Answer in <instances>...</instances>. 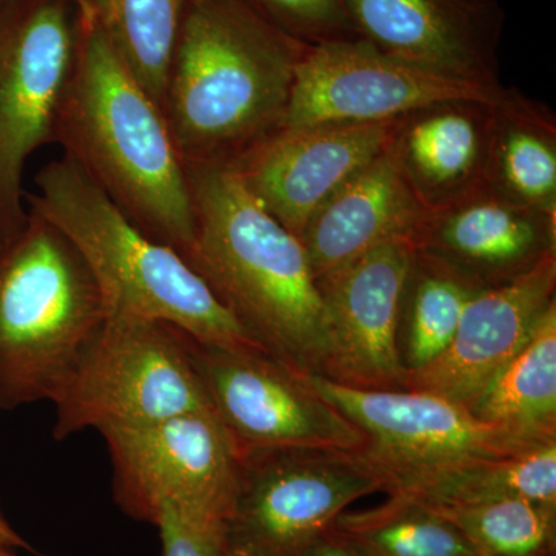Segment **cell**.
Returning <instances> with one entry per match:
<instances>
[{
  "mask_svg": "<svg viewBox=\"0 0 556 556\" xmlns=\"http://www.w3.org/2000/svg\"><path fill=\"white\" fill-rule=\"evenodd\" d=\"M387 495L433 507L477 506L522 497L556 504V441L511 455L477 457L388 481Z\"/></svg>",
  "mask_w": 556,
  "mask_h": 556,
  "instance_id": "ffe728a7",
  "label": "cell"
},
{
  "mask_svg": "<svg viewBox=\"0 0 556 556\" xmlns=\"http://www.w3.org/2000/svg\"><path fill=\"white\" fill-rule=\"evenodd\" d=\"M56 142L142 232L188 254L195 230L188 166L163 110L100 22L84 21Z\"/></svg>",
  "mask_w": 556,
  "mask_h": 556,
  "instance_id": "3957f363",
  "label": "cell"
},
{
  "mask_svg": "<svg viewBox=\"0 0 556 556\" xmlns=\"http://www.w3.org/2000/svg\"><path fill=\"white\" fill-rule=\"evenodd\" d=\"M222 556H255V555L249 554V552L243 551V548L230 546V544L226 543V540H225V546H223Z\"/></svg>",
  "mask_w": 556,
  "mask_h": 556,
  "instance_id": "1f68e13d",
  "label": "cell"
},
{
  "mask_svg": "<svg viewBox=\"0 0 556 556\" xmlns=\"http://www.w3.org/2000/svg\"><path fill=\"white\" fill-rule=\"evenodd\" d=\"M83 28L73 0H5L0 7V244L27 222L25 163L56 142Z\"/></svg>",
  "mask_w": 556,
  "mask_h": 556,
  "instance_id": "52a82bcc",
  "label": "cell"
},
{
  "mask_svg": "<svg viewBox=\"0 0 556 556\" xmlns=\"http://www.w3.org/2000/svg\"><path fill=\"white\" fill-rule=\"evenodd\" d=\"M83 13L84 21H100L102 3L104 0H73Z\"/></svg>",
  "mask_w": 556,
  "mask_h": 556,
  "instance_id": "4dcf8cb0",
  "label": "cell"
},
{
  "mask_svg": "<svg viewBox=\"0 0 556 556\" xmlns=\"http://www.w3.org/2000/svg\"><path fill=\"white\" fill-rule=\"evenodd\" d=\"M54 407L58 441L89 428L101 433L211 409L190 336L167 321L127 314L109 316Z\"/></svg>",
  "mask_w": 556,
  "mask_h": 556,
  "instance_id": "8992f818",
  "label": "cell"
},
{
  "mask_svg": "<svg viewBox=\"0 0 556 556\" xmlns=\"http://www.w3.org/2000/svg\"><path fill=\"white\" fill-rule=\"evenodd\" d=\"M492 112L486 102L444 101L391 121L388 153L427 211L486 185Z\"/></svg>",
  "mask_w": 556,
  "mask_h": 556,
  "instance_id": "ac0fdd59",
  "label": "cell"
},
{
  "mask_svg": "<svg viewBox=\"0 0 556 556\" xmlns=\"http://www.w3.org/2000/svg\"><path fill=\"white\" fill-rule=\"evenodd\" d=\"M412 260L408 240L391 241L318 278L331 334L325 378L346 387L404 390L397 321Z\"/></svg>",
  "mask_w": 556,
  "mask_h": 556,
  "instance_id": "9a60e30c",
  "label": "cell"
},
{
  "mask_svg": "<svg viewBox=\"0 0 556 556\" xmlns=\"http://www.w3.org/2000/svg\"><path fill=\"white\" fill-rule=\"evenodd\" d=\"M388 134L390 123L283 127L226 166L300 237L318 208L386 150Z\"/></svg>",
  "mask_w": 556,
  "mask_h": 556,
  "instance_id": "4fadbf2b",
  "label": "cell"
},
{
  "mask_svg": "<svg viewBox=\"0 0 556 556\" xmlns=\"http://www.w3.org/2000/svg\"><path fill=\"white\" fill-rule=\"evenodd\" d=\"M478 292L452 270L413 251L397 321V351L405 375L426 368L447 350L468 300Z\"/></svg>",
  "mask_w": 556,
  "mask_h": 556,
  "instance_id": "603a6c76",
  "label": "cell"
},
{
  "mask_svg": "<svg viewBox=\"0 0 556 556\" xmlns=\"http://www.w3.org/2000/svg\"><path fill=\"white\" fill-rule=\"evenodd\" d=\"M311 46L241 0H186L163 115L186 164H229L283 127Z\"/></svg>",
  "mask_w": 556,
  "mask_h": 556,
  "instance_id": "7a4b0ae2",
  "label": "cell"
},
{
  "mask_svg": "<svg viewBox=\"0 0 556 556\" xmlns=\"http://www.w3.org/2000/svg\"><path fill=\"white\" fill-rule=\"evenodd\" d=\"M555 289L556 255L510 283L479 291L468 300L447 350L408 375L404 390L431 391L470 408L525 345Z\"/></svg>",
  "mask_w": 556,
  "mask_h": 556,
  "instance_id": "e0dca14e",
  "label": "cell"
},
{
  "mask_svg": "<svg viewBox=\"0 0 556 556\" xmlns=\"http://www.w3.org/2000/svg\"><path fill=\"white\" fill-rule=\"evenodd\" d=\"M278 30L306 43L358 38L343 0H241Z\"/></svg>",
  "mask_w": 556,
  "mask_h": 556,
  "instance_id": "4316f807",
  "label": "cell"
},
{
  "mask_svg": "<svg viewBox=\"0 0 556 556\" xmlns=\"http://www.w3.org/2000/svg\"><path fill=\"white\" fill-rule=\"evenodd\" d=\"M358 38L442 78L501 86L497 0H343Z\"/></svg>",
  "mask_w": 556,
  "mask_h": 556,
  "instance_id": "5bb4252c",
  "label": "cell"
},
{
  "mask_svg": "<svg viewBox=\"0 0 556 556\" xmlns=\"http://www.w3.org/2000/svg\"><path fill=\"white\" fill-rule=\"evenodd\" d=\"M468 409L484 422L533 441H555L556 300Z\"/></svg>",
  "mask_w": 556,
  "mask_h": 556,
  "instance_id": "7402d4cb",
  "label": "cell"
},
{
  "mask_svg": "<svg viewBox=\"0 0 556 556\" xmlns=\"http://www.w3.org/2000/svg\"><path fill=\"white\" fill-rule=\"evenodd\" d=\"M305 378L318 396L367 437V455L386 471L387 484L401 475L511 455L548 442L484 422L459 402L431 391L368 390L317 375Z\"/></svg>",
  "mask_w": 556,
  "mask_h": 556,
  "instance_id": "8fae6325",
  "label": "cell"
},
{
  "mask_svg": "<svg viewBox=\"0 0 556 556\" xmlns=\"http://www.w3.org/2000/svg\"><path fill=\"white\" fill-rule=\"evenodd\" d=\"M3 2H5V0H0V7H2Z\"/></svg>",
  "mask_w": 556,
  "mask_h": 556,
  "instance_id": "836d02e7",
  "label": "cell"
},
{
  "mask_svg": "<svg viewBox=\"0 0 556 556\" xmlns=\"http://www.w3.org/2000/svg\"><path fill=\"white\" fill-rule=\"evenodd\" d=\"M155 527L161 556H222L225 527L200 525L172 514L163 515Z\"/></svg>",
  "mask_w": 556,
  "mask_h": 556,
  "instance_id": "83f0119b",
  "label": "cell"
},
{
  "mask_svg": "<svg viewBox=\"0 0 556 556\" xmlns=\"http://www.w3.org/2000/svg\"><path fill=\"white\" fill-rule=\"evenodd\" d=\"M302 556H368L334 529L324 533Z\"/></svg>",
  "mask_w": 556,
  "mask_h": 556,
  "instance_id": "f1b7e54d",
  "label": "cell"
},
{
  "mask_svg": "<svg viewBox=\"0 0 556 556\" xmlns=\"http://www.w3.org/2000/svg\"><path fill=\"white\" fill-rule=\"evenodd\" d=\"M121 510L155 526L163 515L225 527L240 481V456L211 409L149 426L101 431Z\"/></svg>",
  "mask_w": 556,
  "mask_h": 556,
  "instance_id": "ba28073f",
  "label": "cell"
},
{
  "mask_svg": "<svg viewBox=\"0 0 556 556\" xmlns=\"http://www.w3.org/2000/svg\"><path fill=\"white\" fill-rule=\"evenodd\" d=\"M190 348L212 413L239 456L273 450L367 452V437L318 396L305 375L265 351L193 338Z\"/></svg>",
  "mask_w": 556,
  "mask_h": 556,
  "instance_id": "30bf717a",
  "label": "cell"
},
{
  "mask_svg": "<svg viewBox=\"0 0 556 556\" xmlns=\"http://www.w3.org/2000/svg\"><path fill=\"white\" fill-rule=\"evenodd\" d=\"M35 182L28 208L76 244L104 292L110 316L155 318L206 345L262 350L185 257L142 232L75 161L67 155L50 161Z\"/></svg>",
  "mask_w": 556,
  "mask_h": 556,
  "instance_id": "5b68a950",
  "label": "cell"
},
{
  "mask_svg": "<svg viewBox=\"0 0 556 556\" xmlns=\"http://www.w3.org/2000/svg\"><path fill=\"white\" fill-rule=\"evenodd\" d=\"M186 166L195 218L186 262L263 351L325 378L328 313L302 241L226 164Z\"/></svg>",
  "mask_w": 556,
  "mask_h": 556,
  "instance_id": "6da1fadb",
  "label": "cell"
},
{
  "mask_svg": "<svg viewBox=\"0 0 556 556\" xmlns=\"http://www.w3.org/2000/svg\"><path fill=\"white\" fill-rule=\"evenodd\" d=\"M412 247L484 291L510 283L556 255V215L485 185L428 211Z\"/></svg>",
  "mask_w": 556,
  "mask_h": 556,
  "instance_id": "2e32d148",
  "label": "cell"
},
{
  "mask_svg": "<svg viewBox=\"0 0 556 556\" xmlns=\"http://www.w3.org/2000/svg\"><path fill=\"white\" fill-rule=\"evenodd\" d=\"M186 0H104L100 25L135 78L163 108Z\"/></svg>",
  "mask_w": 556,
  "mask_h": 556,
  "instance_id": "d4e9b609",
  "label": "cell"
},
{
  "mask_svg": "<svg viewBox=\"0 0 556 556\" xmlns=\"http://www.w3.org/2000/svg\"><path fill=\"white\" fill-rule=\"evenodd\" d=\"M433 508L459 529L478 556H555L556 504L510 497Z\"/></svg>",
  "mask_w": 556,
  "mask_h": 556,
  "instance_id": "484cf974",
  "label": "cell"
},
{
  "mask_svg": "<svg viewBox=\"0 0 556 556\" xmlns=\"http://www.w3.org/2000/svg\"><path fill=\"white\" fill-rule=\"evenodd\" d=\"M504 91L413 67L361 38L332 40L303 53L283 127L391 123L434 102L495 104Z\"/></svg>",
  "mask_w": 556,
  "mask_h": 556,
  "instance_id": "7c38bea8",
  "label": "cell"
},
{
  "mask_svg": "<svg viewBox=\"0 0 556 556\" xmlns=\"http://www.w3.org/2000/svg\"><path fill=\"white\" fill-rule=\"evenodd\" d=\"M109 316L79 249L28 208L24 228L0 244V409L54 404Z\"/></svg>",
  "mask_w": 556,
  "mask_h": 556,
  "instance_id": "277c9868",
  "label": "cell"
},
{
  "mask_svg": "<svg viewBox=\"0 0 556 556\" xmlns=\"http://www.w3.org/2000/svg\"><path fill=\"white\" fill-rule=\"evenodd\" d=\"M0 547L5 548H30L20 536V533L13 529L2 517H0Z\"/></svg>",
  "mask_w": 556,
  "mask_h": 556,
  "instance_id": "f546056e",
  "label": "cell"
},
{
  "mask_svg": "<svg viewBox=\"0 0 556 556\" xmlns=\"http://www.w3.org/2000/svg\"><path fill=\"white\" fill-rule=\"evenodd\" d=\"M334 529L368 556H478L437 508L402 495L367 510L343 511Z\"/></svg>",
  "mask_w": 556,
  "mask_h": 556,
  "instance_id": "cb8c5ba5",
  "label": "cell"
},
{
  "mask_svg": "<svg viewBox=\"0 0 556 556\" xmlns=\"http://www.w3.org/2000/svg\"><path fill=\"white\" fill-rule=\"evenodd\" d=\"M486 185L556 215V119L543 102L506 89L493 104Z\"/></svg>",
  "mask_w": 556,
  "mask_h": 556,
  "instance_id": "44dd1931",
  "label": "cell"
},
{
  "mask_svg": "<svg viewBox=\"0 0 556 556\" xmlns=\"http://www.w3.org/2000/svg\"><path fill=\"white\" fill-rule=\"evenodd\" d=\"M386 489V471L367 452L247 453L226 543L255 556H302L351 504Z\"/></svg>",
  "mask_w": 556,
  "mask_h": 556,
  "instance_id": "9c48e42d",
  "label": "cell"
},
{
  "mask_svg": "<svg viewBox=\"0 0 556 556\" xmlns=\"http://www.w3.org/2000/svg\"><path fill=\"white\" fill-rule=\"evenodd\" d=\"M0 556H16L11 554V548L0 547Z\"/></svg>",
  "mask_w": 556,
  "mask_h": 556,
  "instance_id": "d6a6232c",
  "label": "cell"
},
{
  "mask_svg": "<svg viewBox=\"0 0 556 556\" xmlns=\"http://www.w3.org/2000/svg\"><path fill=\"white\" fill-rule=\"evenodd\" d=\"M427 212L386 148L318 208L299 239L318 280L391 241L412 243Z\"/></svg>",
  "mask_w": 556,
  "mask_h": 556,
  "instance_id": "d6986e66",
  "label": "cell"
}]
</instances>
